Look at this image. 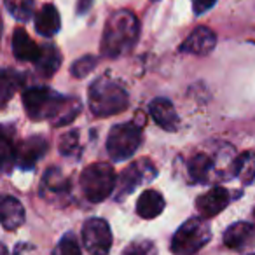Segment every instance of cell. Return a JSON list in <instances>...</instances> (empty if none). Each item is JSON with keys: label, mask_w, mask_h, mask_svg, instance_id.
<instances>
[{"label": "cell", "mask_w": 255, "mask_h": 255, "mask_svg": "<svg viewBox=\"0 0 255 255\" xmlns=\"http://www.w3.org/2000/svg\"><path fill=\"white\" fill-rule=\"evenodd\" d=\"M23 107L30 119L51 121L54 126L70 124L81 112V102L49 88H30L23 93Z\"/></svg>", "instance_id": "1"}, {"label": "cell", "mask_w": 255, "mask_h": 255, "mask_svg": "<svg viewBox=\"0 0 255 255\" xmlns=\"http://www.w3.org/2000/svg\"><path fill=\"white\" fill-rule=\"evenodd\" d=\"M140 25L129 11H117L109 18L103 30L102 53L107 58H119L135 46Z\"/></svg>", "instance_id": "2"}, {"label": "cell", "mask_w": 255, "mask_h": 255, "mask_svg": "<svg viewBox=\"0 0 255 255\" xmlns=\"http://www.w3.org/2000/svg\"><path fill=\"white\" fill-rule=\"evenodd\" d=\"M129 105V96L117 82L98 79L89 88V109L93 116L109 117L121 114Z\"/></svg>", "instance_id": "3"}, {"label": "cell", "mask_w": 255, "mask_h": 255, "mask_svg": "<svg viewBox=\"0 0 255 255\" xmlns=\"http://www.w3.org/2000/svg\"><path fill=\"white\" fill-rule=\"evenodd\" d=\"M212 238V231L205 219H189L171 238V252L175 255H194Z\"/></svg>", "instance_id": "4"}, {"label": "cell", "mask_w": 255, "mask_h": 255, "mask_svg": "<svg viewBox=\"0 0 255 255\" xmlns=\"http://www.w3.org/2000/svg\"><path fill=\"white\" fill-rule=\"evenodd\" d=\"M117 180L114 168L107 163L89 164L81 175V187L86 199L91 203H100L107 199L116 189Z\"/></svg>", "instance_id": "5"}, {"label": "cell", "mask_w": 255, "mask_h": 255, "mask_svg": "<svg viewBox=\"0 0 255 255\" xmlns=\"http://www.w3.org/2000/svg\"><path fill=\"white\" fill-rule=\"evenodd\" d=\"M142 143V133L136 124L121 123L110 129L107 138V150L114 161H126L136 152Z\"/></svg>", "instance_id": "6"}, {"label": "cell", "mask_w": 255, "mask_h": 255, "mask_svg": "<svg viewBox=\"0 0 255 255\" xmlns=\"http://www.w3.org/2000/svg\"><path fill=\"white\" fill-rule=\"evenodd\" d=\"M82 243L93 255H107L112 247V231L103 219H89L82 226Z\"/></svg>", "instance_id": "7"}, {"label": "cell", "mask_w": 255, "mask_h": 255, "mask_svg": "<svg viewBox=\"0 0 255 255\" xmlns=\"http://www.w3.org/2000/svg\"><path fill=\"white\" fill-rule=\"evenodd\" d=\"M152 177H156V168L150 161L142 159L138 163H133L121 173L117 180V198L128 196L133 192L140 184H145Z\"/></svg>", "instance_id": "8"}, {"label": "cell", "mask_w": 255, "mask_h": 255, "mask_svg": "<svg viewBox=\"0 0 255 255\" xmlns=\"http://www.w3.org/2000/svg\"><path fill=\"white\" fill-rule=\"evenodd\" d=\"M47 142L44 136H32L28 140H23L14 149V164L23 170H32L35 163L46 154Z\"/></svg>", "instance_id": "9"}, {"label": "cell", "mask_w": 255, "mask_h": 255, "mask_svg": "<svg viewBox=\"0 0 255 255\" xmlns=\"http://www.w3.org/2000/svg\"><path fill=\"white\" fill-rule=\"evenodd\" d=\"M229 201H231V194L227 189L213 187L196 199V208H198L199 215L203 219H212V217L219 215L229 205Z\"/></svg>", "instance_id": "10"}, {"label": "cell", "mask_w": 255, "mask_h": 255, "mask_svg": "<svg viewBox=\"0 0 255 255\" xmlns=\"http://www.w3.org/2000/svg\"><path fill=\"white\" fill-rule=\"evenodd\" d=\"M149 112L150 117L154 119V123L163 128V129H166V131H177L178 129L180 119H178L177 110H175L173 103L170 100L166 98L152 100L149 105Z\"/></svg>", "instance_id": "11"}, {"label": "cell", "mask_w": 255, "mask_h": 255, "mask_svg": "<svg viewBox=\"0 0 255 255\" xmlns=\"http://www.w3.org/2000/svg\"><path fill=\"white\" fill-rule=\"evenodd\" d=\"M217 44V37L208 26H198L191 35L185 39V42L180 46V51L198 56H205L210 51H213Z\"/></svg>", "instance_id": "12"}, {"label": "cell", "mask_w": 255, "mask_h": 255, "mask_svg": "<svg viewBox=\"0 0 255 255\" xmlns=\"http://www.w3.org/2000/svg\"><path fill=\"white\" fill-rule=\"evenodd\" d=\"M255 240V227L248 222H236L224 233V245L231 250H243Z\"/></svg>", "instance_id": "13"}, {"label": "cell", "mask_w": 255, "mask_h": 255, "mask_svg": "<svg viewBox=\"0 0 255 255\" xmlns=\"http://www.w3.org/2000/svg\"><path fill=\"white\" fill-rule=\"evenodd\" d=\"M0 217H2V226L7 231H14L25 222V208L23 205L12 196H5L0 205Z\"/></svg>", "instance_id": "14"}, {"label": "cell", "mask_w": 255, "mask_h": 255, "mask_svg": "<svg viewBox=\"0 0 255 255\" xmlns=\"http://www.w3.org/2000/svg\"><path fill=\"white\" fill-rule=\"evenodd\" d=\"M60 12L54 5L46 4L35 16V30L40 33L42 37H47L51 39L53 35H56L60 32Z\"/></svg>", "instance_id": "15"}, {"label": "cell", "mask_w": 255, "mask_h": 255, "mask_svg": "<svg viewBox=\"0 0 255 255\" xmlns=\"http://www.w3.org/2000/svg\"><path fill=\"white\" fill-rule=\"evenodd\" d=\"M12 53L19 61H35L40 53V47L30 39L25 30L18 28L12 33Z\"/></svg>", "instance_id": "16"}, {"label": "cell", "mask_w": 255, "mask_h": 255, "mask_svg": "<svg viewBox=\"0 0 255 255\" xmlns=\"http://www.w3.org/2000/svg\"><path fill=\"white\" fill-rule=\"evenodd\" d=\"M164 210V198L157 191H145L136 201V213L142 219H156Z\"/></svg>", "instance_id": "17"}, {"label": "cell", "mask_w": 255, "mask_h": 255, "mask_svg": "<svg viewBox=\"0 0 255 255\" xmlns=\"http://www.w3.org/2000/svg\"><path fill=\"white\" fill-rule=\"evenodd\" d=\"M39 70V74H42L44 77H51L54 72L60 68L61 65V54L58 51V47L51 46V44H46V46L40 47V53L37 56V60L33 61Z\"/></svg>", "instance_id": "18"}, {"label": "cell", "mask_w": 255, "mask_h": 255, "mask_svg": "<svg viewBox=\"0 0 255 255\" xmlns=\"http://www.w3.org/2000/svg\"><path fill=\"white\" fill-rule=\"evenodd\" d=\"M233 173L243 184H252L255 180V150H247L234 161Z\"/></svg>", "instance_id": "19"}, {"label": "cell", "mask_w": 255, "mask_h": 255, "mask_svg": "<svg viewBox=\"0 0 255 255\" xmlns=\"http://www.w3.org/2000/svg\"><path fill=\"white\" fill-rule=\"evenodd\" d=\"M213 168V163L206 154H196L189 161V173H191L192 180L205 182L208 178L210 171Z\"/></svg>", "instance_id": "20"}, {"label": "cell", "mask_w": 255, "mask_h": 255, "mask_svg": "<svg viewBox=\"0 0 255 255\" xmlns=\"http://www.w3.org/2000/svg\"><path fill=\"white\" fill-rule=\"evenodd\" d=\"M4 5L18 21H28L33 14V0H4Z\"/></svg>", "instance_id": "21"}, {"label": "cell", "mask_w": 255, "mask_h": 255, "mask_svg": "<svg viewBox=\"0 0 255 255\" xmlns=\"http://www.w3.org/2000/svg\"><path fill=\"white\" fill-rule=\"evenodd\" d=\"M19 84H21V79H19L18 74L7 70V68L2 72V75H0V96H2V105H5V103L11 100V96L14 95V91L19 88Z\"/></svg>", "instance_id": "22"}, {"label": "cell", "mask_w": 255, "mask_h": 255, "mask_svg": "<svg viewBox=\"0 0 255 255\" xmlns=\"http://www.w3.org/2000/svg\"><path fill=\"white\" fill-rule=\"evenodd\" d=\"M68 180L60 173L58 170H49L44 177V191L46 192H56V194H61V192L68 191Z\"/></svg>", "instance_id": "23"}, {"label": "cell", "mask_w": 255, "mask_h": 255, "mask_svg": "<svg viewBox=\"0 0 255 255\" xmlns=\"http://www.w3.org/2000/svg\"><path fill=\"white\" fill-rule=\"evenodd\" d=\"M51 255H82V254H81V247H79L75 236L72 233H67L58 241V245L54 247Z\"/></svg>", "instance_id": "24"}, {"label": "cell", "mask_w": 255, "mask_h": 255, "mask_svg": "<svg viewBox=\"0 0 255 255\" xmlns=\"http://www.w3.org/2000/svg\"><path fill=\"white\" fill-rule=\"evenodd\" d=\"M123 255H157V248L152 241H135L124 250Z\"/></svg>", "instance_id": "25"}, {"label": "cell", "mask_w": 255, "mask_h": 255, "mask_svg": "<svg viewBox=\"0 0 255 255\" xmlns=\"http://www.w3.org/2000/svg\"><path fill=\"white\" fill-rule=\"evenodd\" d=\"M96 65V58L95 56H84V58H79L74 65H72V75L77 79H82L89 74V72L95 68Z\"/></svg>", "instance_id": "26"}, {"label": "cell", "mask_w": 255, "mask_h": 255, "mask_svg": "<svg viewBox=\"0 0 255 255\" xmlns=\"http://www.w3.org/2000/svg\"><path fill=\"white\" fill-rule=\"evenodd\" d=\"M79 133L77 131H70L61 138L60 143V150L63 156H68V154H74L75 149H77V143H79Z\"/></svg>", "instance_id": "27"}, {"label": "cell", "mask_w": 255, "mask_h": 255, "mask_svg": "<svg viewBox=\"0 0 255 255\" xmlns=\"http://www.w3.org/2000/svg\"><path fill=\"white\" fill-rule=\"evenodd\" d=\"M217 0H192V9H194L196 14H203L206 12L210 7L215 5Z\"/></svg>", "instance_id": "28"}, {"label": "cell", "mask_w": 255, "mask_h": 255, "mask_svg": "<svg viewBox=\"0 0 255 255\" xmlns=\"http://www.w3.org/2000/svg\"><path fill=\"white\" fill-rule=\"evenodd\" d=\"M252 255H255V254H252Z\"/></svg>", "instance_id": "29"}]
</instances>
